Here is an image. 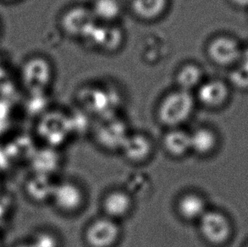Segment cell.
Returning a JSON list of instances; mask_svg holds the SVG:
<instances>
[{
	"mask_svg": "<svg viewBox=\"0 0 248 247\" xmlns=\"http://www.w3.org/2000/svg\"><path fill=\"white\" fill-rule=\"evenodd\" d=\"M217 143L215 134L208 128H199L191 134V150L201 155L214 150Z\"/></svg>",
	"mask_w": 248,
	"mask_h": 247,
	"instance_id": "obj_19",
	"label": "cell"
},
{
	"mask_svg": "<svg viewBox=\"0 0 248 247\" xmlns=\"http://www.w3.org/2000/svg\"><path fill=\"white\" fill-rule=\"evenodd\" d=\"M232 1L239 6H248V0H232Z\"/></svg>",
	"mask_w": 248,
	"mask_h": 247,
	"instance_id": "obj_22",
	"label": "cell"
},
{
	"mask_svg": "<svg viewBox=\"0 0 248 247\" xmlns=\"http://www.w3.org/2000/svg\"><path fill=\"white\" fill-rule=\"evenodd\" d=\"M169 6V0H132V12L140 20L153 21L159 19Z\"/></svg>",
	"mask_w": 248,
	"mask_h": 247,
	"instance_id": "obj_14",
	"label": "cell"
},
{
	"mask_svg": "<svg viewBox=\"0 0 248 247\" xmlns=\"http://www.w3.org/2000/svg\"><path fill=\"white\" fill-rule=\"evenodd\" d=\"M228 94L227 86L223 81L210 80L199 86L197 97L198 101L206 107L217 108L225 103Z\"/></svg>",
	"mask_w": 248,
	"mask_h": 247,
	"instance_id": "obj_10",
	"label": "cell"
},
{
	"mask_svg": "<svg viewBox=\"0 0 248 247\" xmlns=\"http://www.w3.org/2000/svg\"><path fill=\"white\" fill-rule=\"evenodd\" d=\"M121 150L129 160L142 162L149 157L153 150L151 140L142 134L129 135Z\"/></svg>",
	"mask_w": 248,
	"mask_h": 247,
	"instance_id": "obj_11",
	"label": "cell"
},
{
	"mask_svg": "<svg viewBox=\"0 0 248 247\" xmlns=\"http://www.w3.org/2000/svg\"><path fill=\"white\" fill-rule=\"evenodd\" d=\"M97 22L90 7L82 5L69 8L61 17V27L64 33L84 40H86Z\"/></svg>",
	"mask_w": 248,
	"mask_h": 247,
	"instance_id": "obj_3",
	"label": "cell"
},
{
	"mask_svg": "<svg viewBox=\"0 0 248 247\" xmlns=\"http://www.w3.org/2000/svg\"><path fill=\"white\" fill-rule=\"evenodd\" d=\"M132 207L130 194L124 190H114L108 194L104 201V209L108 217L112 219L126 216Z\"/></svg>",
	"mask_w": 248,
	"mask_h": 247,
	"instance_id": "obj_12",
	"label": "cell"
},
{
	"mask_svg": "<svg viewBox=\"0 0 248 247\" xmlns=\"http://www.w3.org/2000/svg\"><path fill=\"white\" fill-rule=\"evenodd\" d=\"M232 83L240 88H248V71L242 66L234 70L231 75Z\"/></svg>",
	"mask_w": 248,
	"mask_h": 247,
	"instance_id": "obj_20",
	"label": "cell"
},
{
	"mask_svg": "<svg viewBox=\"0 0 248 247\" xmlns=\"http://www.w3.org/2000/svg\"><path fill=\"white\" fill-rule=\"evenodd\" d=\"M90 9L99 23L116 24L122 15L120 0H93Z\"/></svg>",
	"mask_w": 248,
	"mask_h": 247,
	"instance_id": "obj_16",
	"label": "cell"
},
{
	"mask_svg": "<svg viewBox=\"0 0 248 247\" xmlns=\"http://www.w3.org/2000/svg\"><path fill=\"white\" fill-rule=\"evenodd\" d=\"M241 59H242V65L241 66L248 71V48L244 53H242Z\"/></svg>",
	"mask_w": 248,
	"mask_h": 247,
	"instance_id": "obj_21",
	"label": "cell"
},
{
	"mask_svg": "<svg viewBox=\"0 0 248 247\" xmlns=\"http://www.w3.org/2000/svg\"><path fill=\"white\" fill-rule=\"evenodd\" d=\"M128 136L129 134L124 124L111 118L97 129V140L108 149H121Z\"/></svg>",
	"mask_w": 248,
	"mask_h": 247,
	"instance_id": "obj_8",
	"label": "cell"
},
{
	"mask_svg": "<svg viewBox=\"0 0 248 247\" xmlns=\"http://www.w3.org/2000/svg\"><path fill=\"white\" fill-rule=\"evenodd\" d=\"M178 212L186 220L199 221L207 212L204 199L198 194H186L178 202Z\"/></svg>",
	"mask_w": 248,
	"mask_h": 247,
	"instance_id": "obj_17",
	"label": "cell"
},
{
	"mask_svg": "<svg viewBox=\"0 0 248 247\" xmlns=\"http://www.w3.org/2000/svg\"></svg>",
	"mask_w": 248,
	"mask_h": 247,
	"instance_id": "obj_25",
	"label": "cell"
},
{
	"mask_svg": "<svg viewBox=\"0 0 248 247\" xmlns=\"http://www.w3.org/2000/svg\"><path fill=\"white\" fill-rule=\"evenodd\" d=\"M124 39V31L116 24L97 22L86 41L99 50L113 53L120 49Z\"/></svg>",
	"mask_w": 248,
	"mask_h": 247,
	"instance_id": "obj_4",
	"label": "cell"
},
{
	"mask_svg": "<svg viewBox=\"0 0 248 247\" xmlns=\"http://www.w3.org/2000/svg\"><path fill=\"white\" fill-rule=\"evenodd\" d=\"M200 231L209 243L219 245L228 240L231 234V225L225 215L207 211L199 220Z\"/></svg>",
	"mask_w": 248,
	"mask_h": 247,
	"instance_id": "obj_6",
	"label": "cell"
},
{
	"mask_svg": "<svg viewBox=\"0 0 248 247\" xmlns=\"http://www.w3.org/2000/svg\"><path fill=\"white\" fill-rule=\"evenodd\" d=\"M53 197L58 207L65 212H75L83 203L81 188L72 182H63L56 185Z\"/></svg>",
	"mask_w": 248,
	"mask_h": 247,
	"instance_id": "obj_9",
	"label": "cell"
},
{
	"mask_svg": "<svg viewBox=\"0 0 248 247\" xmlns=\"http://www.w3.org/2000/svg\"><path fill=\"white\" fill-rule=\"evenodd\" d=\"M44 124L47 131H50V140L55 144L63 143L71 136V123L69 116L59 111L47 114Z\"/></svg>",
	"mask_w": 248,
	"mask_h": 247,
	"instance_id": "obj_13",
	"label": "cell"
},
{
	"mask_svg": "<svg viewBox=\"0 0 248 247\" xmlns=\"http://www.w3.org/2000/svg\"><path fill=\"white\" fill-rule=\"evenodd\" d=\"M20 1H21V0H0V3L10 4V3H18V2H20Z\"/></svg>",
	"mask_w": 248,
	"mask_h": 247,
	"instance_id": "obj_23",
	"label": "cell"
},
{
	"mask_svg": "<svg viewBox=\"0 0 248 247\" xmlns=\"http://www.w3.org/2000/svg\"><path fill=\"white\" fill-rule=\"evenodd\" d=\"M164 146L172 156H184L191 151V134L178 128H173L165 135Z\"/></svg>",
	"mask_w": 248,
	"mask_h": 247,
	"instance_id": "obj_18",
	"label": "cell"
},
{
	"mask_svg": "<svg viewBox=\"0 0 248 247\" xmlns=\"http://www.w3.org/2000/svg\"><path fill=\"white\" fill-rule=\"evenodd\" d=\"M203 71L196 63H186L181 65L175 74V83L178 89L191 93L198 88L203 81Z\"/></svg>",
	"mask_w": 248,
	"mask_h": 247,
	"instance_id": "obj_15",
	"label": "cell"
},
{
	"mask_svg": "<svg viewBox=\"0 0 248 247\" xmlns=\"http://www.w3.org/2000/svg\"><path fill=\"white\" fill-rule=\"evenodd\" d=\"M2 31H3V28H2V23L0 21V38L2 37Z\"/></svg>",
	"mask_w": 248,
	"mask_h": 247,
	"instance_id": "obj_24",
	"label": "cell"
},
{
	"mask_svg": "<svg viewBox=\"0 0 248 247\" xmlns=\"http://www.w3.org/2000/svg\"><path fill=\"white\" fill-rule=\"evenodd\" d=\"M207 54L214 63L218 65H228L239 60L242 52L237 43L231 37L220 36L208 44Z\"/></svg>",
	"mask_w": 248,
	"mask_h": 247,
	"instance_id": "obj_7",
	"label": "cell"
},
{
	"mask_svg": "<svg viewBox=\"0 0 248 247\" xmlns=\"http://www.w3.org/2000/svg\"><path fill=\"white\" fill-rule=\"evenodd\" d=\"M121 235L117 223L109 217L94 221L87 228L85 238L91 247H112Z\"/></svg>",
	"mask_w": 248,
	"mask_h": 247,
	"instance_id": "obj_5",
	"label": "cell"
},
{
	"mask_svg": "<svg viewBox=\"0 0 248 247\" xmlns=\"http://www.w3.org/2000/svg\"><path fill=\"white\" fill-rule=\"evenodd\" d=\"M195 99L191 93L173 91L162 99L158 108V118L163 124L177 128L191 117L194 111Z\"/></svg>",
	"mask_w": 248,
	"mask_h": 247,
	"instance_id": "obj_2",
	"label": "cell"
},
{
	"mask_svg": "<svg viewBox=\"0 0 248 247\" xmlns=\"http://www.w3.org/2000/svg\"><path fill=\"white\" fill-rule=\"evenodd\" d=\"M54 77L53 64L47 58L34 54L20 64L19 80L30 95L46 93Z\"/></svg>",
	"mask_w": 248,
	"mask_h": 247,
	"instance_id": "obj_1",
	"label": "cell"
}]
</instances>
